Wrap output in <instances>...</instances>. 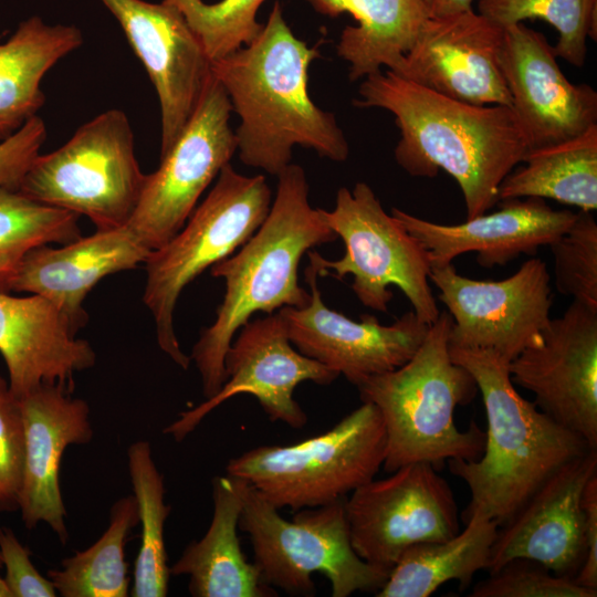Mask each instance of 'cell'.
<instances>
[{"label":"cell","mask_w":597,"mask_h":597,"mask_svg":"<svg viewBox=\"0 0 597 597\" xmlns=\"http://www.w3.org/2000/svg\"><path fill=\"white\" fill-rule=\"evenodd\" d=\"M327 17L349 13L357 25H347L336 46L357 81L380 71L396 72L430 18L425 0H304Z\"/></svg>","instance_id":"cell-26"},{"label":"cell","mask_w":597,"mask_h":597,"mask_svg":"<svg viewBox=\"0 0 597 597\" xmlns=\"http://www.w3.org/2000/svg\"><path fill=\"white\" fill-rule=\"evenodd\" d=\"M179 9L211 62L251 42L263 24L256 13L265 0H165Z\"/></svg>","instance_id":"cell-34"},{"label":"cell","mask_w":597,"mask_h":597,"mask_svg":"<svg viewBox=\"0 0 597 597\" xmlns=\"http://www.w3.org/2000/svg\"><path fill=\"white\" fill-rule=\"evenodd\" d=\"M503 42L504 28L472 9L429 18L394 73L464 103L511 106Z\"/></svg>","instance_id":"cell-19"},{"label":"cell","mask_w":597,"mask_h":597,"mask_svg":"<svg viewBox=\"0 0 597 597\" xmlns=\"http://www.w3.org/2000/svg\"><path fill=\"white\" fill-rule=\"evenodd\" d=\"M479 13L506 28L527 19H542L558 32L557 57L583 67L587 38L596 40L597 0H478Z\"/></svg>","instance_id":"cell-33"},{"label":"cell","mask_w":597,"mask_h":597,"mask_svg":"<svg viewBox=\"0 0 597 597\" xmlns=\"http://www.w3.org/2000/svg\"><path fill=\"white\" fill-rule=\"evenodd\" d=\"M463 521L465 528L449 540L407 548L375 595L428 597L450 580L470 585L474 574L488 567L499 525L479 511Z\"/></svg>","instance_id":"cell-28"},{"label":"cell","mask_w":597,"mask_h":597,"mask_svg":"<svg viewBox=\"0 0 597 597\" xmlns=\"http://www.w3.org/2000/svg\"><path fill=\"white\" fill-rule=\"evenodd\" d=\"M213 514L206 534L191 542L170 575L188 576L193 597H272L276 590L261 579L255 564L247 561L238 537L242 496L237 479L212 481Z\"/></svg>","instance_id":"cell-25"},{"label":"cell","mask_w":597,"mask_h":597,"mask_svg":"<svg viewBox=\"0 0 597 597\" xmlns=\"http://www.w3.org/2000/svg\"><path fill=\"white\" fill-rule=\"evenodd\" d=\"M138 523L134 495L117 500L109 511V523L103 535L86 549L50 569L48 577L62 597H126L130 578L124 548Z\"/></svg>","instance_id":"cell-30"},{"label":"cell","mask_w":597,"mask_h":597,"mask_svg":"<svg viewBox=\"0 0 597 597\" xmlns=\"http://www.w3.org/2000/svg\"><path fill=\"white\" fill-rule=\"evenodd\" d=\"M231 112L223 86L211 73L184 129L160 156L159 167L146 175L138 205L127 223L150 251L178 233L202 192L237 151Z\"/></svg>","instance_id":"cell-11"},{"label":"cell","mask_w":597,"mask_h":597,"mask_svg":"<svg viewBox=\"0 0 597 597\" xmlns=\"http://www.w3.org/2000/svg\"><path fill=\"white\" fill-rule=\"evenodd\" d=\"M0 597H11L3 577L0 576Z\"/></svg>","instance_id":"cell-42"},{"label":"cell","mask_w":597,"mask_h":597,"mask_svg":"<svg viewBox=\"0 0 597 597\" xmlns=\"http://www.w3.org/2000/svg\"><path fill=\"white\" fill-rule=\"evenodd\" d=\"M449 352L473 376L488 421L476 460L447 461L471 493L463 520L479 511L500 526L558 469L593 448L524 399L498 353L451 345Z\"/></svg>","instance_id":"cell-4"},{"label":"cell","mask_w":597,"mask_h":597,"mask_svg":"<svg viewBox=\"0 0 597 597\" xmlns=\"http://www.w3.org/2000/svg\"><path fill=\"white\" fill-rule=\"evenodd\" d=\"M406 230L426 249L431 268H440L465 253L476 252L481 266L505 265L520 254L534 255L572 226L576 212L555 210L535 197L502 200L500 209L467 219L460 224H440L391 209Z\"/></svg>","instance_id":"cell-22"},{"label":"cell","mask_w":597,"mask_h":597,"mask_svg":"<svg viewBox=\"0 0 597 597\" xmlns=\"http://www.w3.org/2000/svg\"><path fill=\"white\" fill-rule=\"evenodd\" d=\"M2 567V561H1V556H0V568Z\"/></svg>","instance_id":"cell-43"},{"label":"cell","mask_w":597,"mask_h":597,"mask_svg":"<svg viewBox=\"0 0 597 597\" xmlns=\"http://www.w3.org/2000/svg\"><path fill=\"white\" fill-rule=\"evenodd\" d=\"M77 213L36 202L19 190L0 189V292H11L18 269L32 249L81 238Z\"/></svg>","instance_id":"cell-32"},{"label":"cell","mask_w":597,"mask_h":597,"mask_svg":"<svg viewBox=\"0 0 597 597\" xmlns=\"http://www.w3.org/2000/svg\"><path fill=\"white\" fill-rule=\"evenodd\" d=\"M82 43L75 25H50L38 15L20 22L0 43V142L38 115L45 102V73Z\"/></svg>","instance_id":"cell-27"},{"label":"cell","mask_w":597,"mask_h":597,"mask_svg":"<svg viewBox=\"0 0 597 597\" xmlns=\"http://www.w3.org/2000/svg\"><path fill=\"white\" fill-rule=\"evenodd\" d=\"M582 506L585 514L586 554L575 580L580 586L597 590V474L584 488Z\"/></svg>","instance_id":"cell-40"},{"label":"cell","mask_w":597,"mask_h":597,"mask_svg":"<svg viewBox=\"0 0 597 597\" xmlns=\"http://www.w3.org/2000/svg\"><path fill=\"white\" fill-rule=\"evenodd\" d=\"M318 56L317 45L294 35L276 1L251 42L211 62L241 119L234 135L244 165L277 176L296 145L333 161L347 159L348 143L335 115L308 94V69Z\"/></svg>","instance_id":"cell-2"},{"label":"cell","mask_w":597,"mask_h":597,"mask_svg":"<svg viewBox=\"0 0 597 597\" xmlns=\"http://www.w3.org/2000/svg\"><path fill=\"white\" fill-rule=\"evenodd\" d=\"M49 300L0 292V354L12 394L22 398L44 384L73 391L74 375L95 365L87 341Z\"/></svg>","instance_id":"cell-23"},{"label":"cell","mask_w":597,"mask_h":597,"mask_svg":"<svg viewBox=\"0 0 597 597\" xmlns=\"http://www.w3.org/2000/svg\"><path fill=\"white\" fill-rule=\"evenodd\" d=\"M511 380L536 407L597 448V311L574 301L542 341L509 363Z\"/></svg>","instance_id":"cell-15"},{"label":"cell","mask_w":597,"mask_h":597,"mask_svg":"<svg viewBox=\"0 0 597 597\" xmlns=\"http://www.w3.org/2000/svg\"><path fill=\"white\" fill-rule=\"evenodd\" d=\"M277 179L275 198L259 229L237 253L210 268L212 276L224 280L226 292L214 322L202 331L190 355L206 399L226 381L224 355L237 332L254 313L305 306L311 293L298 284L300 261L312 248L337 239L321 209L310 203L303 168L290 164Z\"/></svg>","instance_id":"cell-3"},{"label":"cell","mask_w":597,"mask_h":597,"mask_svg":"<svg viewBox=\"0 0 597 597\" xmlns=\"http://www.w3.org/2000/svg\"><path fill=\"white\" fill-rule=\"evenodd\" d=\"M429 279L452 317L451 346L491 349L510 363L542 341L552 320L551 276L541 259L499 281L465 277L452 263L431 268Z\"/></svg>","instance_id":"cell-13"},{"label":"cell","mask_w":597,"mask_h":597,"mask_svg":"<svg viewBox=\"0 0 597 597\" xmlns=\"http://www.w3.org/2000/svg\"><path fill=\"white\" fill-rule=\"evenodd\" d=\"M438 471L428 462L409 463L346 496L350 543L362 559L389 574L407 548L459 533L453 492Z\"/></svg>","instance_id":"cell-12"},{"label":"cell","mask_w":597,"mask_h":597,"mask_svg":"<svg viewBox=\"0 0 597 597\" xmlns=\"http://www.w3.org/2000/svg\"><path fill=\"white\" fill-rule=\"evenodd\" d=\"M474 0H425L430 18H441L472 9Z\"/></svg>","instance_id":"cell-41"},{"label":"cell","mask_w":597,"mask_h":597,"mask_svg":"<svg viewBox=\"0 0 597 597\" xmlns=\"http://www.w3.org/2000/svg\"><path fill=\"white\" fill-rule=\"evenodd\" d=\"M328 227L345 244L338 260L308 251L310 265L318 276L343 280L353 276L352 290L359 302L387 312L394 297L391 285L409 300L413 313L431 325L440 314L430 286L431 265L422 244L383 208L374 190L363 181L353 190L338 189L335 207L321 209Z\"/></svg>","instance_id":"cell-10"},{"label":"cell","mask_w":597,"mask_h":597,"mask_svg":"<svg viewBox=\"0 0 597 597\" xmlns=\"http://www.w3.org/2000/svg\"><path fill=\"white\" fill-rule=\"evenodd\" d=\"M595 474L597 451L593 449L549 476L498 527L486 567L489 574L521 557L575 579L586 554L582 495Z\"/></svg>","instance_id":"cell-20"},{"label":"cell","mask_w":597,"mask_h":597,"mask_svg":"<svg viewBox=\"0 0 597 597\" xmlns=\"http://www.w3.org/2000/svg\"><path fill=\"white\" fill-rule=\"evenodd\" d=\"M145 179L128 117L121 109H108L81 125L60 148L39 154L19 191L36 202L83 214L96 230H111L127 226Z\"/></svg>","instance_id":"cell-9"},{"label":"cell","mask_w":597,"mask_h":597,"mask_svg":"<svg viewBox=\"0 0 597 597\" xmlns=\"http://www.w3.org/2000/svg\"><path fill=\"white\" fill-rule=\"evenodd\" d=\"M121 24L158 95L160 156L192 115L211 76V61L185 17L163 0H101Z\"/></svg>","instance_id":"cell-17"},{"label":"cell","mask_w":597,"mask_h":597,"mask_svg":"<svg viewBox=\"0 0 597 597\" xmlns=\"http://www.w3.org/2000/svg\"><path fill=\"white\" fill-rule=\"evenodd\" d=\"M271 202L264 176L241 175L229 163L185 226L145 261L143 301L153 315L160 349L181 368L191 362L174 328L181 292L206 269L241 248L265 220Z\"/></svg>","instance_id":"cell-7"},{"label":"cell","mask_w":597,"mask_h":597,"mask_svg":"<svg viewBox=\"0 0 597 597\" xmlns=\"http://www.w3.org/2000/svg\"><path fill=\"white\" fill-rule=\"evenodd\" d=\"M242 496L239 527L253 549L261 579L289 595L313 596L312 575L324 574L333 597L377 593L388 573L362 559L350 543L345 499L298 510L285 520L248 482L235 478Z\"/></svg>","instance_id":"cell-8"},{"label":"cell","mask_w":597,"mask_h":597,"mask_svg":"<svg viewBox=\"0 0 597 597\" xmlns=\"http://www.w3.org/2000/svg\"><path fill=\"white\" fill-rule=\"evenodd\" d=\"M580 586L528 558H513L472 588L470 597H596Z\"/></svg>","instance_id":"cell-36"},{"label":"cell","mask_w":597,"mask_h":597,"mask_svg":"<svg viewBox=\"0 0 597 597\" xmlns=\"http://www.w3.org/2000/svg\"><path fill=\"white\" fill-rule=\"evenodd\" d=\"M46 139L40 116L30 118L19 130L0 142V189L19 190L20 184Z\"/></svg>","instance_id":"cell-39"},{"label":"cell","mask_w":597,"mask_h":597,"mask_svg":"<svg viewBox=\"0 0 597 597\" xmlns=\"http://www.w3.org/2000/svg\"><path fill=\"white\" fill-rule=\"evenodd\" d=\"M24 427V464L19 510L32 530L45 523L65 544L66 509L60 485L64 451L93 438L90 408L62 385L44 384L19 399Z\"/></svg>","instance_id":"cell-21"},{"label":"cell","mask_w":597,"mask_h":597,"mask_svg":"<svg viewBox=\"0 0 597 597\" xmlns=\"http://www.w3.org/2000/svg\"><path fill=\"white\" fill-rule=\"evenodd\" d=\"M524 165L499 187V201L535 197L579 208L597 209V125L585 134L530 151Z\"/></svg>","instance_id":"cell-29"},{"label":"cell","mask_w":597,"mask_h":597,"mask_svg":"<svg viewBox=\"0 0 597 597\" xmlns=\"http://www.w3.org/2000/svg\"><path fill=\"white\" fill-rule=\"evenodd\" d=\"M24 464V427L19 399L0 376V512L19 510Z\"/></svg>","instance_id":"cell-37"},{"label":"cell","mask_w":597,"mask_h":597,"mask_svg":"<svg viewBox=\"0 0 597 597\" xmlns=\"http://www.w3.org/2000/svg\"><path fill=\"white\" fill-rule=\"evenodd\" d=\"M317 273L305 269L311 290L303 307L285 306L277 312L284 320L287 336L295 348L353 385L365 378L404 365L425 339L429 326L409 311L390 325H383L369 314L356 322L324 304L317 286Z\"/></svg>","instance_id":"cell-16"},{"label":"cell","mask_w":597,"mask_h":597,"mask_svg":"<svg viewBox=\"0 0 597 597\" xmlns=\"http://www.w3.org/2000/svg\"><path fill=\"white\" fill-rule=\"evenodd\" d=\"M127 467L142 526L129 596L165 597L170 577L165 523L171 506L165 502L164 478L153 460L148 441H135L129 446Z\"/></svg>","instance_id":"cell-31"},{"label":"cell","mask_w":597,"mask_h":597,"mask_svg":"<svg viewBox=\"0 0 597 597\" xmlns=\"http://www.w3.org/2000/svg\"><path fill=\"white\" fill-rule=\"evenodd\" d=\"M226 381L211 398L180 413L164 429L182 441L203 418L223 401L239 394L255 397L272 421L302 428L307 416L294 399L303 381L329 385L339 375L293 348L279 312L248 321L224 355Z\"/></svg>","instance_id":"cell-14"},{"label":"cell","mask_w":597,"mask_h":597,"mask_svg":"<svg viewBox=\"0 0 597 597\" xmlns=\"http://www.w3.org/2000/svg\"><path fill=\"white\" fill-rule=\"evenodd\" d=\"M549 248L557 291L597 311V222L591 212H576L572 226Z\"/></svg>","instance_id":"cell-35"},{"label":"cell","mask_w":597,"mask_h":597,"mask_svg":"<svg viewBox=\"0 0 597 597\" xmlns=\"http://www.w3.org/2000/svg\"><path fill=\"white\" fill-rule=\"evenodd\" d=\"M31 552L8 527H0V556L6 568L3 577L11 597H54L57 595L50 578L34 567Z\"/></svg>","instance_id":"cell-38"},{"label":"cell","mask_w":597,"mask_h":597,"mask_svg":"<svg viewBox=\"0 0 597 597\" xmlns=\"http://www.w3.org/2000/svg\"><path fill=\"white\" fill-rule=\"evenodd\" d=\"M357 107H379L395 116L400 139L397 164L413 177L442 169L463 195L467 219L498 203L499 187L523 161L527 144L511 106L457 101L390 70L364 77Z\"/></svg>","instance_id":"cell-1"},{"label":"cell","mask_w":597,"mask_h":597,"mask_svg":"<svg viewBox=\"0 0 597 597\" xmlns=\"http://www.w3.org/2000/svg\"><path fill=\"white\" fill-rule=\"evenodd\" d=\"M451 325L448 311L440 312L409 360L356 385L362 402L375 405L383 417L388 473L413 462L440 470L448 460L472 461L483 452L485 432L474 422L461 431L454 422L455 408L479 390L473 376L451 359Z\"/></svg>","instance_id":"cell-5"},{"label":"cell","mask_w":597,"mask_h":597,"mask_svg":"<svg viewBox=\"0 0 597 597\" xmlns=\"http://www.w3.org/2000/svg\"><path fill=\"white\" fill-rule=\"evenodd\" d=\"M0 38H1V34H0Z\"/></svg>","instance_id":"cell-44"},{"label":"cell","mask_w":597,"mask_h":597,"mask_svg":"<svg viewBox=\"0 0 597 597\" xmlns=\"http://www.w3.org/2000/svg\"><path fill=\"white\" fill-rule=\"evenodd\" d=\"M150 252L127 226L96 230L57 248L32 249L23 258L11 291L45 297L78 331L87 321L83 303L91 290L107 275L145 263Z\"/></svg>","instance_id":"cell-24"},{"label":"cell","mask_w":597,"mask_h":597,"mask_svg":"<svg viewBox=\"0 0 597 597\" xmlns=\"http://www.w3.org/2000/svg\"><path fill=\"white\" fill-rule=\"evenodd\" d=\"M556 57L543 33L523 22L504 28L501 69L527 153L574 139L597 125L596 91L569 82Z\"/></svg>","instance_id":"cell-18"},{"label":"cell","mask_w":597,"mask_h":597,"mask_svg":"<svg viewBox=\"0 0 597 597\" xmlns=\"http://www.w3.org/2000/svg\"><path fill=\"white\" fill-rule=\"evenodd\" d=\"M386 442L379 410L362 402L318 436L287 446H260L230 459L226 473L248 482L279 510L316 507L373 480L383 467Z\"/></svg>","instance_id":"cell-6"}]
</instances>
